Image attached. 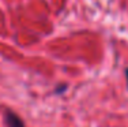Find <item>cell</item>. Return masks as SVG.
Instances as JSON below:
<instances>
[{"label":"cell","instance_id":"1","mask_svg":"<svg viewBox=\"0 0 128 127\" xmlns=\"http://www.w3.org/2000/svg\"><path fill=\"white\" fill-rule=\"evenodd\" d=\"M6 120H7L8 127H23L22 120H20L14 112L7 111V112H6Z\"/></svg>","mask_w":128,"mask_h":127},{"label":"cell","instance_id":"2","mask_svg":"<svg viewBox=\"0 0 128 127\" xmlns=\"http://www.w3.org/2000/svg\"><path fill=\"white\" fill-rule=\"evenodd\" d=\"M127 81H128V70H127Z\"/></svg>","mask_w":128,"mask_h":127}]
</instances>
